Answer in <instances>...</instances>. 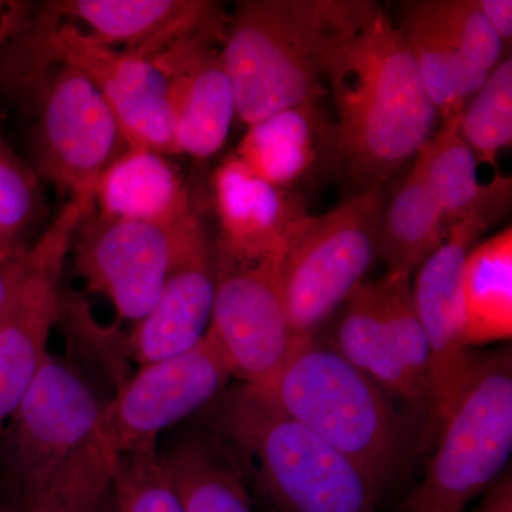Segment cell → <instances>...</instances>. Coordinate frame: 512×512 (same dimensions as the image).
Here are the masks:
<instances>
[{
    "mask_svg": "<svg viewBox=\"0 0 512 512\" xmlns=\"http://www.w3.org/2000/svg\"><path fill=\"white\" fill-rule=\"evenodd\" d=\"M221 235L217 249L256 259L284 251L308 212L284 188L266 183L231 156L214 180Z\"/></svg>",
    "mask_w": 512,
    "mask_h": 512,
    "instance_id": "15",
    "label": "cell"
},
{
    "mask_svg": "<svg viewBox=\"0 0 512 512\" xmlns=\"http://www.w3.org/2000/svg\"><path fill=\"white\" fill-rule=\"evenodd\" d=\"M117 458L104 403L49 353L0 436V488L19 512H97Z\"/></svg>",
    "mask_w": 512,
    "mask_h": 512,
    "instance_id": "2",
    "label": "cell"
},
{
    "mask_svg": "<svg viewBox=\"0 0 512 512\" xmlns=\"http://www.w3.org/2000/svg\"><path fill=\"white\" fill-rule=\"evenodd\" d=\"M0 80L32 104L33 170L92 214L101 175L130 147L107 101L73 66L16 42L0 55Z\"/></svg>",
    "mask_w": 512,
    "mask_h": 512,
    "instance_id": "4",
    "label": "cell"
},
{
    "mask_svg": "<svg viewBox=\"0 0 512 512\" xmlns=\"http://www.w3.org/2000/svg\"><path fill=\"white\" fill-rule=\"evenodd\" d=\"M173 80L177 154L198 160L224 147L237 114L235 94L221 53L201 47L183 57L170 73Z\"/></svg>",
    "mask_w": 512,
    "mask_h": 512,
    "instance_id": "18",
    "label": "cell"
},
{
    "mask_svg": "<svg viewBox=\"0 0 512 512\" xmlns=\"http://www.w3.org/2000/svg\"><path fill=\"white\" fill-rule=\"evenodd\" d=\"M45 215L39 175L0 138V259L29 249Z\"/></svg>",
    "mask_w": 512,
    "mask_h": 512,
    "instance_id": "27",
    "label": "cell"
},
{
    "mask_svg": "<svg viewBox=\"0 0 512 512\" xmlns=\"http://www.w3.org/2000/svg\"><path fill=\"white\" fill-rule=\"evenodd\" d=\"M308 8L320 76L335 104L326 151L360 191L382 187L436 134L439 111L380 3L308 0Z\"/></svg>",
    "mask_w": 512,
    "mask_h": 512,
    "instance_id": "1",
    "label": "cell"
},
{
    "mask_svg": "<svg viewBox=\"0 0 512 512\" xmlns=\"http://www.w3.org/2000/svg\"><path fill=\"white\" fill-rule=\"evenodd\" d=\"M441 26L464 55L488 73L500 63L505 43L478 8L477 0H430Z\"/></svg>",
    "mask_w": 512,
    "mask_h": 512,
    "instance_id": "32",
    "label": "cell"
},
{
    "mask_svg": "<svg viewBox=\"0 0 512 512\" xmlns=\"http://www.w3.org/2000/svg\"><path fill=\"white\" fill-rule=\"evenodd\" d=\"M477 5L503 42H510L512 37L511 0H477Z\"/></svg>",
    "mask_w": 512,
    "mask_h": 512,
    "instance_id": "34",
    "label": "cell"
},
{
    "mask_svg": "<svg viewBox=\"0 0 512 512\" xmlns=\"http://www.w3.org/2000/svg\"><path fill=\"white\" fill-rule=\"evenodd\" d=\"M29 6L23 3H9L6 12L0 15V55L10 40L19 35L20 30L29 22Z\"/></svg>",
    "mask_w": 512,
    "mask_h": 512,
    "instance_id": "35",
    "label": "cell"
},
{
    "mask_svg": "<svg viewBox=\"0 0 512 512\" xmlns=\"http://www.w3.org/2000/svg\"><path fill=\"white\" fill-rule=\"evenodd\" d=\"M100 214L134 221H171L192 210L183 178L157 151L128 147L101 175Z\"/></svg>",
    "mask_w": 512,
    "mask_h": 512,
    "instance_id": "20",
    "label": "cell"
},
{
    "mask_svg": "<svg viewBox=\"0 0 512 512\" xmlns=\"http://www.w3.org/2000/svg\"><path fill=\"white\" fill-rule=\"evenodd\" d=\"M437 437L426 473L397 512H467L503 474L512 451L510 348L478 357Z\"/></svg>",
    "mask_w": 512,
    "mask_h": 512,
    "instance_id": "6",
    "label": "cell"
},
{
    "mask_svg": "<svg viewBox=\"0 0 512 512\" xmlns=\"http://www.w3.org/2000/svg\"><path fill=\"white\" fill-rule=\"evenodd\" d=\"M326 131L318 103L302 104L248 126L235 156L266 183L286 190L325 150Z\"/></svg>",
    "mask_w": 512,
    "mask_h": 512,
    "instance_id": "23",
    "label": "cell"
},
{
    "mask_svg": "<svg viewBox=\"0 0 512 512\" xmlns=\"http://www.w3.org/2000/svg\"><path fill=\"white\" fill-rule=\"evenodd\" d=\"M212 404L218 439L271 512H377L383 494L369 477L258 387L239 384Z\"/></svg>",
    "mask_w": 512,
    "mask_h": 512,
    "instance_id": "3",
    "label": "cell"
},
{
    "mask_svg": "<svg viewBox=\"0 0 512 512\" xmlns=\"http://www.w3.org/2000/svg\"><path fill=\"white\" fill-rule=\"evenodd\" d=\"M397 28L409 43L441 123L460 119L468 101L490 73L464 55L448 36L434 15L430 0L402 3Z\"/></svg>",
    "mask_w": 512,
    "mask_h": 512,
    "instance_id": "19",
    "label": "cell"
},
{
    "mask_svg": "<svg viewBox=\"0 0 512 512\" xmlns=\"http://www.w3.org/2000/svg\"><path fill=\"white\" fill-rule=\"evenodd\" d=\"M376 288L390 345L430 403L429 345L414 309L410 278L386 275L376 281Z\"/></svg>",
    "mask_w": 512,
    "mask_h": 512,
    "instance_id": "29",
    "label": "cell"
},
{
    "mask_svg": "<svg viewBox=\"0 0 512 512\" xmlns=\"http://www.w3.org/2000/svg\"><path fill=\"white\" fill-rule=\"evenodd\" d=\"M461 137L477 164L497 163L512 141V60L498 63L468 101L458 120Z\"/></svg>",
    "mask_w": 512,
    "mask_h": 512,
    "instance_id": "28",
    "label": "cell"
},
{
    "mask_svg": "<svg viewBox=\"0 0 512 512\" xmlns=\"http://www.w3.org/2000/svg\"><path fill=\"white\" fill-rule=\"evenodd\" d=\"M448 232L450 225L443 207L416 156L406 181L384 208L377 256L386 265V275L412 278L423 262L446 241Z\"/></svg>",
    "mask_w": 512,
    "mask_h": 512,
    "instance_id": "22",
    "label": "cell"
},
{
    "mask_svg": "<svg viewBox=\"0 0 512 512\" xmlns=\"http://www.w3.org/2000/svg\"><path fill=\"white\" fill-rule=\"evenodd\" d=\"M232 379L210 336L181 355L140 366L104 403V417L119 454L156 448L158 437L210 406Z\"/></svg>",
    "mask_w": 512,
    "mask_h": 512,
    "instance_id": "13",
    "label": "cell"
},
{
    "mask_svg": "<svg viewBox=\"0 0 512 512\" xmlns=\"http://www.w3.org/2000/svg\"><path fill=\"white\" fill-rule=\"evenodd\" d=\"M494 220L474 214L458 221L446 241L417 269L413 305L430 353V412L424 446L437 436L477 367L478 356L464 345L461 278L474 242Z\"/></svg>",
    "mask_w": 512,
    "mask_h": 512,
    "instance_id": "12",
    "label": "cell"
},
{
    "mask_svg": "<svg viewBox=\"0 0 512 512\" xmlns=\"http://www.w3.org/2000/svg\"><path fill=\"white\" fill-rule=\"evenodd\" d=\"M461 296L467 348L511 338V227L471 249L461 278Z\"/></svg>",
    "mask_w": 512,
    "mask_h": 512,
    "instance_id": "25",
    "label": "cell"
},
{
    "mask_svg": "<svg viewBox=\"0 0 512 512\" xmlns=\"http://www.w3.org/2000/svg\"><path fill=\"white\" fill-rule=\"evenodd\" d=\"M163 457L185 512H255L245 477L224 444L195 437Z\"/></svg>",
    "mask_w": 512,
    "mask_h": 512,
    "instance_id": "26",
    "label": "cell"
},
{
    "mask_svg": "<svg viewBox=\"0 0 512 512\" xmlns=\"http://www.w3.org/2000/svg\"><path fill=\"white\" fill-rule=\"evenodd\" d=\"M286 249L247 259L215 248V296L207 335L232 377L249 386H268L303 342L286 309Z\"/></svg>",
    "mask_w": 512,
    "mask_h": 512,
    "instance_id": "11",
    "label": "cell"
},
{
    "mask_svg": "<svg viewBox=\"0 0 512 512\" xmlns=\"http://www.w3.org/2000/svg\"><path fill=\"white\" fill-rule=\"evenodd\" d=\"M330 348L365 373L384 392L399 397L417 414L429 416L430 403L396 356L383 326L376 281H363L342 305Z\"/></svg>",
    "mask_w": 512,
    "mask_h": 512,
    "instance_id": "21",
    "label": "cell"
},
{
    "mask_svg": "<svg viewBox=\"0 0 512 512\" xmlns=\"http://www.w3.org/2000/svg\"><path fill=\"white\" fill-rule=\"evenodd\" d=\"M214 296V254L207 242L175 269L156 305L136 322L128 355L146 366L195 348L210 328Z\"/></svg>",
    "mask_w": 512,
    "mask_h": 512,
    "instance_id": "17",
    "label": "cell"
},
{
    "mask_svg": "<svg viewBox=\"0 0 512 512\" xmlns=\"http://www.w3.org/2000/svg\"><path fill=\"white\" fill-rule=\"evenodd\" d=\"M467 512H512L511 474H501L494 484L487 488L480 504Z\"/></svg>",
    "mask_w": 512,
    "mask_h": 512,
    "instance_id": "33",
    "label": "cell"
},
{
    "mask_svg": "<svg viewBox=\"0 0 512 512\" xmlns=\"http://www.w3.org/2000/svg\"><path fill=\"white\" fill-rule=\"evenodd\" d=\"M111 491L119 512H185L177 485L157 447L119 454Z\"/></svg>",
    "mask_w": 512,
    "mask_h": 512,
    "instance_id": "30",
    "label": "cell"
},
{
    "mask_svg": "<svg viewBox=\"0 0 512 512\" xmlns=\"http://www.w3.org/2000/svg\"><path fill=\"white\" fill-rule=\"evenodd\" d=\"M80 221V205L70 200L35 244L22 254L0 259V316L12 305L30 276L50 259L69 254Z\"/></svg>",
    "mask_w": 512,
    "mask_h": 512,
    "instance_id": "31",
    "label": "cell"
},
{
    "mask_svg": "<svg viewBox=\"0 0 512 512\" xmlns=\"http://www.w3.org/2000/svg\"><path fill=\"white\" fill-rule=\"evenodd\" d=\"M18 45L82 72L109 104L130 147L177 154L173 80L151 60L97 42L70 23L37 16Z\"/></svg>",
    "mask_w": 512,
    "mask_h": 512,
    "instance_id": "10",
    "label": "cell"
},
{
    "mask_svg": "<svg viewBox=\"0 0 512 512\" xmlns=\"http://www.w3.org/2000/svg\"><path fill=\"white\" fill-rule=\"evenodd\" d=\"M382 187L357 192L326 214L308 215L289 242L282 286L293 332L301 340L335 315L365 281L377 256Z\"/></svg>",
    "mask_w": 512,
    "mask_h": 512,
    "instance_id": "8",
    "label": "cell"
},
{
    "mask_svg": "<svg viewBox=\"0 0 512 512\" xmlns=\"http://www.w3.org/2000/svg\"><path fill=\"white\" fill-rule=\"evenodd\" d=\"M64 261L66 255L46 262L0 316V436L49 355L50 333L62 318Z\"/></svg>",
    "mask_w": 512,
    "mask_h": 512,
    "instance_id": "16",
    "label": "cell"
},
{
    "mask_svg": "<svg viewBox=\"0 0 512 512\" xmlns=\"http://www.w3.org/2000/svg\"><path fill=\"white\" fill-rule=\"evenodd\" d=\"M458 120L441 123L417 154L450 228L474 214L497 220L511 197V178L497 175L488 184L478 181L476 157L461 137Z\"/></svg>",
    "mask_w": 512,
    "mask_h": 512,
    "instance_id": "24",
    "label": "cell"
},
{
    "mask_svg": "<svg viewBox=\"0 0 512 512\" xmlns=\"http://www.w3.org/2000/svg\"><path fill=\"white\" fill-rule=\"evenodd\" d=\"M207 242L192 210L171 221L121 220L94 210L77 225L70 251L87 288L107 296L120 318L138 322L175 269Z\"/></svg>",
    "mask_w": 512,
    "mask_h": 512,
    "instance_id": "9",
    "label": "cell"
},
{
    "mask_svg": "<svg viewBox=\"0 0 512 512\" xmlns=\"http://www.w3.org/2000/svg\"><path fill=\"white\" fill-rule=\"evenodd\" d=\"M258 389L349 457L380 493L393 483L402 464V433L389 394L336 350L315 338L303 340L275 379Z\"/></svg>",
    "mask_w": 512,
    "mask_h": 512,
    "instance_id": "5",
    "label": "cell"
},
{
    "mask_svg": "<svg viewBox=\"0 0 512 512\" xmlns=\"http://www.w3.org/2000/svg\"><path fill=\"white\" fill-rule=\"evenodd\" d=\"M222 63L239 119L258 123L325 93L308 0H245L227 20Z\"/></svg>",
    "mask_w": 512,
    "mask_h": 512,
    "instance_id": "7",
    "label": "cell"
},
{
    "mask_svg": "<svg viewBox=\"0 0 512 512\" xmlns=\"http://www.w3.org/2000/svg\"><path fill=\"white\" fill-rule=\"evenodd\" d=\"M39 15L82 23L97 42L157 64L222 42L227 25L220 3L208 0H57Z\"/></svg>",
    "mask_w": 512,
    "mask_h": 512,
    "instance_id": "14",
    "label": "cell"
}]
</instances>
